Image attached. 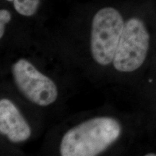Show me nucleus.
Here are the masks:
<instances>
[{
  "mask_svg": "<svg viewBox=\"0 0 156 156\" xmlns=\"http://www.w3.org/2000/svg\"><path fill=\"white\" fill-rule=\"evenodd\" d=\"M118 120L111 116H97L69 129L59 145L62 156H95L106 151L122 134Z\"/></svg>",
  "mask_w": 156,
  "mask_h": 156,
  "instance_id": "nucleus-1",
  "label": "nucleus"
},
{
  "mask_svg": "<svg viewBox=\"0 0 156 156\" xmlns=\"http://www.w3.org/2000/svg\"><path fill=\"white\" fill-rule=\"evenodd\" d=\"M125 20L122 13L112 6L99 9L92 18L90 47L93 60L98 65L113 63Z\"/></svg>",
  "mask_w": 156,
  "mask_h": 156,
  "instance_id": "nucleus-2",
  "label": "nucleus"
},
{
  "mask_svg": "<svg viewBox=\"0 0 156 156\" xmlns=\"http://www.w3.org/2000/svg\"><path fill=\"white\" fill-rule=\"evenodd\" d=\"M150 46V34L143 21L138 17L125 20L113 67L119 73H132L143 64Z\"/></svg>",
  "mask_w": 156,
  "mask_h": 156,
  "instance_id": "nucleus-3",
  "label": "nucleus"
},
{
  "mask_svg": "<svg viewBox=\"0 0 156 156\" xmlns=\"http://www.w3.org/2000/svg\"><path fill=\"white\" fill-rule=\"evenodd\" d=\"M12 75L15 86L31 103L48 106L57 100L58 91L56 83L28 60L20 58L15 62L12 66Z\"/></svg>",
  "mask_w": 156,
  "mask_h": 156,
  "instance_id": "nucleus-4",
  "label": "nucleus"
},
{
  "mask_svg": "<svg viewBox=\"0 0 156 156\" xmlns=\"http://www.w3.org/2000/svg\"><path fill=\"white\" fill-rule=\"evenodd\" d=\"M0 133L12 142H25L30 137L32 131L28 122L11 100H0Z\"/></svg>",
  "mask_w": 156,
  "mask_h": 156,
  "instance_id": "nucleus-5",
  "label": "nucleus"
},
{
  "mask_svg": "<svg viewBox=\"0 0 156 156\" xmlns=\"http://www.w3.org/2000/svg\"><path fill=\"white\" fill-rule=\"evenodd\" d=\"M10 2L15 10L23 17H30L38 12L41 0H6Z\"/></svg>",
  "mask_w": 156,
  "mask_h": 156,
  "instance_id": "nucleus-6",
  "label": "nucleus"
},
{
  "mask_svg": "<svg viewBox=\"0 0 156 156\" xmlns=\"http://www.w3.org/2000/svg\"><path fill=\"white\" fill-rule=\"evenodd\" d=\"M12 20V13L9 9L2 8L0 9V38L5 36L6 25Z\"/></svg>",
  "mask_w": 156,
  "mask_h": 156,
  "instance_id": "nucleus-7",
  "label": "nucleus"
},
{
  "mask_svg": "<svg viewBox=\"0 0 156 156\" xmlns=\"http://www.w3.org/2000/svg\"><path fill=\"white\" fill-rule=\"evenodd\" d=\"M146 156H156V154L155 153H147L145 155Z\"/></svg>",
  "mask_w": 156,
  "mask_h": 156,
  "instance_id": "nucleus-8",
  "label": "nucleus"
}]
</instances>
